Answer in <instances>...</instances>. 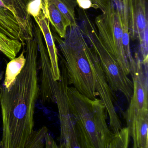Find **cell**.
<instances>
[{"instance_id":"cell-1","label":"cell","mask_w":148,"mask_h":148,"mask_svg":"<svg viewBox=\"0 0 148 148\" xmlns=\"http://www.w3.org/2000/svg\"><path fill=\"white\" fill-rule=\"evenodd\" d=\"M25 64L9 90L0 86L2 121V148H25L34 132L35 105L40 94L38 76V43L25 40Z\"/></svg>"},{"instance_id":"cell-2","label":"cell","mask_w":148,"mask_h":148,"mask_svg":"<svg viewBox=\"0 0 148 148\" xmlns=\"http://www.w3.org/2000/svg\"><path fill=\"white\" fill-rule=\"evenodd\" d=\"M52 34L64 56L69 85H73L82 95L95 99L99 94L95 90L91 68L92 49L81 27L77 24L69 26L64 39L60 38L54 30Z\"/></svg>"},{"instance_id":"cell-3","label":"cell","mask_w":148,"mask_h":148,"mask_svg":"<svg viewBox=\"0 0 148 148\" xmlns=\"http://www.w3.org/2000/svg\"><path fill=\"white\" fill-rule=\"evenodd\" d=\"M68 93L81 148H109L114 134L107 125L103 103L82 95L73 86H68Z\"/></svg>"},{"instance_id":"cell-4","label":"cell","mask_w":148,"mask_h":148,"mask_svg":"<svg viewBox=\"0 0 148 148\" xmlns=\"http://www.w3.org/2000/svg\"><path fill=\"white\" fill-rule=\"evenodd\" d=\"M83 18L81 29L88 44L98 57L110 87L112 91L122 92L130 103L133 94V83L116 59L106 50L96 27L85 13Z\"/></svg>"},{"instance_id":"cell-5","label":"cell","mask_w":148,"mask_h":148,"mask_svg":"<svg viewBox=\"0 0 148 148\" xmlns=\"http://www.w3.org/2000/svg\"><path fill=\"white\" fill-rule=\"evenodd\" d=\"M99 36L106 50L116 59L125 74L130 73L131 66L123 44L121 17L112 0H109L101 14L95 18Z\"/></svg>"},{"instance_id":"cell-6","label":"cell","mask_w":148,"mask_h":148,"mask_svg":"<svg viewBox=\"0 0 148 148\" xmlns=\"http://www.w3.org/2000/svg\"><path fill=\"white\" fill-rule=\"evenodd\" d=\"M60 57V79L55 81L54 86V103L58 106L60 122L59 148H81L76 118L68 96L69 83L66 65L64 58Z\"/></svg>"},{"instance_id":"cell-7","label":"cell","mask_w":148,"mask_h":148,"mask_svg":"<svg viewBox=\"0 0 148 148\" xmlns=\"http://www.w3.org/2000/svg\"><path fill=\"white\" fill-rule=\"evenodd\" d=\"M90 63L95 90L105 106L110 118L111 130L113 134H116L122 129V124L113 105V91L108 84L98 57L92 49Z\"/></svg>"},{"instance_id":"cell-8","label":"cell","mask_w":148,"mask_h":148,"mask_svg":"<svg viewBox=\"0 0 148 148\" xmlns=\"http://www.w3.org/2000/svg\"><path fill=\"white\" fill-rule=\"evenodd\" d=\"M136 66L131 70L133 94L127 112L148 110V64H143L138 53L135 55Z\"/></svg>"},{"instance_id":"cell-9","label":"cell","mask_w":148,"mask_h":148,"mask_svg":"<svg viewBox=\"0 0 148 148\" xmlns=\"http://www.w3.org/2000/svg\"><path fill=\"white\" fill-rule=\"evenodd\" d=\"M124 118L134 148H148V110L125 112Z\"/></svg>"},{"instance_id":"cell-10","label":"cell","mask_w":148,"mask_h":148,"mask_svg":"<svg viewBox=\"0 0 148 148\" xmlns=\"http://www.w3.org/2000/svg\"><path fill=\"white\" fill-rule=\"evenodd\" d=\"M148 28V12L145 0H129L130 39L132 40H139Z\"/></svg>"},{"instance_id":"cell-11","label":"cell","mask_w":148,"mask_h":148,"mask_svg":"<svg viewBox=\"0 0 148 148\" xmlns=\"http://www.w3.org/2000/svg\"><path fill=\"white\" fill-rule=\"evenodd\" d=\"M18 21L25 40L34 38L33 25L27 6L30 0H1Z\"/></svg>"},{"instance_id":"cell-12","label":"cell","mask_w":148,"mask_h":148,"mask_svg":"<svg viewBox=\"0 0 148 148\" xmlns=\"http://www.w3.org/2000/svg\"><path fill=\"white\" fill-rule=\"evenodd\" d=\"M34 19L35 22L39 27L45 41L53 79L54 80L58 81L60 79V68L58 64V51L50 29V22L43 14H40L38 18H34Z\"/></svg>"},{"instance_id":"cell-13","label":"cell","mask_w":148,"mask_h":148,"mask_svg":"<svg viewBox=\"0 0 148 148\" xmlns=\"http://www.w3.org/2000/svg\"><path fill=\"white\" fill-rule=\"evenodd\" d=\"M0 31L12 39H18L25 45L19 24L13 13L7 8L0 6Z\"/></svg>"},{"instance_id":"cell-14","label":"cell","mask_w":148,"mask_h":148,"mask_svg":"<svg viewBox=\"0 0 148 148\" xmlns=\"http://www.w3.org/2000/svg\"><path fill=\"white\" fill-rule=\"evenodd\" d=\"M121 17L123 29V44L125 51L129 60L132 59L130 46L129 31V0H112Z\"/></svg>"},{"instance_id":"cell-15","label":"cell","mask_w":148,"mask_h":148,"mask_svg":"<svg viewBox=\"0 0 148 148\" xmlns=\"http://www.w3.org/2000/svg\"><path fill=\"white\" fill-rule=\"evenodd\" d=\"M47 11L49 22L58 36L64 38L70 23L51 0H47Z\"/></svg>"},{"instance_id":"cell-16","label":"cell","mask_w":148,"mask_h":148,"mask_svg":"<svg viewBox=\"0 0 148 148\" xmlns=\"http://www.w3.org/2000/svg\"><path fill=\"white\" fill-rule=\"evenodd\" d=\"M25 52V50H23L18 57L11 60L7 65L3 85L8 90L25 64L26 60L24 55Z\"/></svg>"},{"instance_id":"cell-17","label":"cell","mask_w":148,"mask_h":148,"mask_svg":"<svg viewBox=\"0 0 148 148\" xmlns=\"http://www.w3.org/2000/svg\"><path fill=\"white\" fill-rule=\"evenodd\" d=\"M22 44L18 39H12L0 31V51L10 60L16 58Z\"/></svg>"},{"instance_id":"cell-18","label":"cell","mask_w":148,"mask_h":148,"mask_svg":"<svg viewBox=\"0 0 148 148\" xmlns=\"http://www.w3.org/2000/svg\"><path fill=\"white\" fill-rule=\"evenodd\" d=\"M70 23V26L77 24L75 18L76 0H51Z\"/></svg>"},{"instance_id":"cell-19","label":"cell","mask_w":148,"mask_h":148,"mask_svg":"<svg viewBox=\"0 0 148 148\" xmlns=\"http://www.w3.org/2000/svg\"><path fill=\"white\" fill-rule=\"evenodd\" d=\"M130 132L128 127L122 129L116 134L110 143L109 148H127L130 143Z\"/></svg>"},{"instance_id":"cell-20","label":"cell","mask_w":148,"mask_h":148,"mask_svg":"<svg viewBox=\"0 0 148 148\" xmlns=\"http://www.w3.org/2000/svg\"><path fill=\"white\" fill-rule=\"evenodd\" d=\"M48 132L46 126L37 131H34L30 136L25 148H43L45 145V137Z\"/></svg>"},{"instance_id":"cell-21","label":"cell","mask_w":148,"mask_h":148,"mask_svg":"<svg viewBox=\"0 0 148 148\" xmlns=\"http://www.w3.org/2000/svg\"><path fill=\"white\" fill-rule=\"evenodd\" d=\"M93 5V8L99 9L102 12L104 10L109 0H91Z\"/></svg>"},{"instance_id":"cell-22","label":"cell","mask_w":148,"mask_h":148,"mask_svg":"<svg viewBox=\"0 0 148 148\" xmlns=\"http://www.w3.org/2000/svg\"><path fill=\"white\" fill-rule=\"evenodd\" d=\"M45 145L46 148H59V146L57 145L52 137L48 132L47 133L45 137Z\"/></svg>"},{"instance_id":"cell-23","label":"cell","mask_w":148,"mask_h":148,"mask_svg":"<svg viewBox=\"0 0 148 148\" xmlns=\"http://www.w3.org/2000/svg\"><path fill=\"white\" fill-rule=\"evenodd\" d=\"M77 4L82 9H88L90 8H93V5L91 0H76Z\"/></svg>"},{"instance_id":"cell-24","label":"cell","mask_w":148,"mask_h":148,"mask_svg":"<svg viewBox=\"0 0 148 148\" xmlns=\"http://www.w3.org/2000/svg\"><path fill=\"white\" fill-rule=\"evenodd\" d=\"M3 75H4V72H2L0 73V81H1V80L3 78Z\"/></svg>"}]
</instances>
